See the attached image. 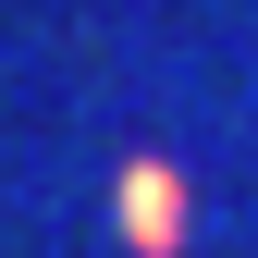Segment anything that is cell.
Returning a JSON list of instances; mask_svg holds the SVG:
<instances>
[{"label":"cell","instance_id":"obj_1","mask_svg":"<svg viewBox=\"0 0 258 258\" xmlns=\"http://www.w3.org/2000/svg\"><path fill=\"white\" fill-rule=\"evenodd\" d=\"M123 246H148V258L184 246V197H172V172H160V160H136V172H123Z\"/></svg>","mask_w":258,"mask_h":258}]
</instances>
